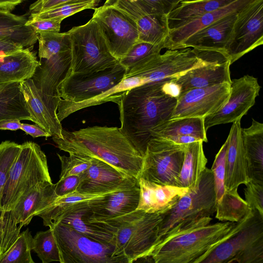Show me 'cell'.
I'll list each match as a JSON object with an SVG mask.
<instances>
[{
  "mask_svg": "<svg viewBox=\"0 0 263 263\" xmlns=\"http://www.w3.org/2000/svg\"><path fill=\"white\" fill-rule=\"evenodd\" d=\"M55 184L45 182L32 189L22 197L10 213V219L16 238L23 226L32 218L49 208L58 198Z\"/></svg>",
  "mask_w": 263,
  "mask_h": 263,
  "instance_id": "d6986e66",
  "label": "cell"
},
{
  "mask_svg": "<svg viewBox=\"0 0 263 263\" xmlns=\"http://www.w3.org/2000/svg\"><path fill=\"white\" fill-rule=\"evenodd\" d=\"M24 48L10 41L0 39V56L15 52Z\"/></svg>",
  "mask_w": 263,
  "mask_h": 263,
  "instance_id": "816d5d0a",
  "label": "cell"
},
{
  "mask_svg": "<svg viewBox=\"0 0 263 263\" xmlns=\"http://www.w3.org/2000/svg\"><path fill=\"white\" fill-rule=\"evenodd\" d=\"M251 1L233 0L223 7L206 13L181 27L170 30L164 43V48L167 50L179 49L181 45L192 35L223 17L238 11Z\"/></svg>",
  "mask_w": 263,
  "mask_h": 263,
  "instance_id": "484cf974",
  "label": "cell"
},
{
  "mask_svg": "<svg viewBox=\"0 0 263 263\" xmlns=\"http://www.w3.org/2000/svg\"><path fill=\"white\" fill-rule=\"evenodd\" d=\"M185 146L162 138L151 139L147 145L138 178L160 185L176 186Z\"/></svg>",
  "mask_w": 263,
  "mask_h": 263,
  "instance_id": "30bf717a",
  "label": "cell"
},
{
  "mask_svg": "<svg viewBox=\"0 0 263 263\" xmlns=\"http://www.w3.org/2000/svg\"><path fill=\"white\" fill-rule=\"evenodd\" d=\"M62 151L79 156L98 159L130 177L140 175L143 156L119 127L93 126L70 132L62 130V138H52Z\"/></svg>",
  "mask_w": 263,
  "mask_h": 263,
  "instance_id": "7a4b0ae2",
  "label": "cell"
},
{
  "mask_svg": "<svg viewBox=\"0 0 263 263\" xmlns=\"http://www.w3.org/2000/svg\"><path fill=\"white\" fill-rule=\"evenodd\" d=\"M231 84L225 83L210 87L194 88L181 94L171 120L183 118H202L215 113L227 102Z\"/></svg>",
  "mask_w": 263,
  "mask_h": 263,
  "instance_id": "2e32d148",
  "label": "cell"
},
{
  "mask_svg": "<svg viewBox=\"0 0 263 263\" xmlns=\"http://www.w3.org/2000/svg\"><path fill=\"white\" fill-rule=\"evenodd\" d=\"M30 48L0 56V83H21L32 78L40 61Z\"/></svg>",
  "mask_w": 263,
  "mask_h": 263,
  "instance_id": "83f0119b",
  "label": "cell"
},
{
  "mask_svg": "<svg viewBox=\"0 0 263 263\" xmlns=\"http://www.w3.org/2000/svg\"><path fill=\"white\" fill-rule=\"evenodd\" d=\"M229 144V138L216 154L211 169L214 178L216 201L220 199L226 190L224 186L226 157Z\"/></svg>",
  "mask_w": 263,
  "mask_h": 263,
  "instance_id": "ee69618b",
  "label": "cell"
},
{
  "mask_svg": "<svg viewBox=\"0 0 263 263\" xmlns=\"http://www.w3.org/2000/svg\"><path fill=\"white\" fill-rule=\"evenodd\" d=\"M106 194H88L76 191L62 197H58L49 208L40 214L38 216L42 218L45 226L51 229L60 216L74 204L100 197Z\"/></svg>",
  "mask_w": 263,
  "mask_h": 263,
  "instance_id": "d590c367",
  "label": "cell"
},
{
  "mask_svg": "<svg viewBox=\"0 0 263 263\" xmlns=\"http://www.w3.org/2000/svg\"><path fill=\"white\" fill-rule=\"evenodd\" d=\"M193 263H263V215L251 209L239 230Z\"/></svg>",
  "mask_w": 263,
  "mask_h": 263,
  "instance_id": "52a82bcc",
  "label": "cell"
},
{
  "mask_svg": "<svg viewBox=\"0 0 263 263\" xmlns=\"http://www.w3.org/2000/svg\"><path fill=\"white\" fill-rule=\"evenodd\" d=\"M105 3L121 10L135 21L139 41L164 46L170 32L167 16L145 13L136 0H108Z\"/></svg>",
  "mask_w": 263,
  "mask_h": 263,
  "instance_id": "ac0fdd59",
  "label": "cell"
},
{
  "mask_svg": "<svg viewBox=\"0 0 263 263\" xmlns=\"http://www.w3.org/2000/svg\"><path fill=\"white\" fill-rule=\"evenodd\" d=\"M98 25L111 55L119 62L139 41L135 21L116 7L104 3L91 18Z\"/></svg>",
  "mask_w": 263,
  "mask_h": 263,
  "instance_id": "4fadbf2b",
  "label": "cell"
},
{
  "mask_svg": "<svg viewBox=\"0 0 263 263\" xmlns=\"http://www.w3.org/2000/svg\"><path fill=\"white\" fill-rule=\"evenodd\" d=\"M20 84L31 121L52 138H62L63 128L57 115L60 101L45 97L32 79Z\"/></svg>",
  "mask_w": 263,
  "mask_h": 263,
  "instance_id": "e0dca14e",
  "label": "cell"
},
{
  "mask_svg": "<svg viewBox=\"0 0 263 263\" xmlns=\"http://www.w3.org/2000/svg\"><path fill=\"white\" fill-rule=\"evenodd\" d=\"M131 263H154L151 255L146 256L137 258L132 261Z\"/></svg>",
  "mask_w": 263,
  "mask_h": 263,
  "instance_id": "9f6ffc18",
  "label": "cell"
},
{
  "mask_svg": "<svg viewBox=\"0 0 263 263\" xmlns=\"http://www.w3.org/2000/svg\"><path fill=\"white\" fill-rule=\"evenodd\" d=\"M138 180L140 197L137 210L148 213L165 212L189 190L176 186L156 184L141 178Z\"/></svg>",
  "mask_w": 263,
  "mask_h": 263,
  "instance_id": "cb8c5ba5",
  "label": "cell"
},
{
  "mask_svg": "<svg viewBox=\"0 0 263 263\" xmlns=\"http://www.w3.org/2000/svg\"><path fill=\"white\" fill-rule=\"evenodd\" d=\"M162 219V214L136 210L114 219L93 223L114 234L116 254H124L132 261L151 255L160 242L159 231Z\"/></svg>",
  "mask_w": 263,
  "mask_h": 263,
  "instance_id": "5b68a950",
  "label": "cell"
},
{
  "mask_svg": "<svg viewBox=\"0 0 263 263\" xmlns=\"http://www.w3.org/2000/svg\"><path fill=\"white\" fill-rule=\"evenodd\" d=\"M98 0H71L70 3L39 13H31L28 19L33 20H62L82 10L93 9L98 5Z\"/></svg>",
  "mask_w": 263,
  "mask_h": 263,
  "instance_id": "ab89813d",
  "label": "cell"
},
{
  "mask_svg": "<svg viewBox=\"0 0 263 263\" xmlns=\"http://www.w3.org/2000/svg\"><path fill=\"white\" fill-rule=\"evenodd\" d=\"M229 144L226 157L224 186L226 191L237 189L250 180L248 175L240 121L233 123L228 135Z\"/></svg>",
  "mask_w": 263,
  "mask_h": 263,
  "instance_id": "603a6c76",
  "label": "cell"
},
{
  "mask_svg": "<svg viewBox=\"0 0 263 263\" xmlns=\"http://www.w3.org/2000/svg\"><path fill=\"white\" fill-rule=\"evenodd\" d=\"M212 219L204 218L162 239L151 254L154 263H193L239 230L245 219L237 223H211Z\"/></svg>",
  "mask_w": 263,
  "mask_h": 263,
  "instance_id": "277c9868",
  "label": "cell"
},
{
  "mask_svg": "<svg viewBox=\"0 0 263 263\" xmlns=\"http://www.w3.org/2000/svg\"><path fill=\"white\" fill-rule=\"evenodd\" d=\"M242 136L250 181L263 184V124L252 119Z\"/></svg>",
  "mask_w": 263,
  "mask_h": 263,
  "instance_id": "f1b7e54d",
  "label": "cell"
},
{
  "mask_svg": "<svg viewBox=\"0 0 263 263\" xmlns=\"http://www.w3.org/2000/svg\"><path fill=\"white\" fill-rule=\"evenodd\" d=\"M62 20L48 19L33 20L28 19L26 26L32 27L38 34L42 32H59Z\"/></svg>",
  "mask_w": 263,
  "mask_h": 263,
  "instance_id": "7dc6e473",
  "label": "cell"
},
{
  "mask_svg": "<svg viewBox=\"0 0 263 263\" xmlns=\"http://www.w3.org/2000/svg\"><path fill=\"white\" fill-rule=\"evenodd\" d=\"M68 33L71 41L70 73H93L119 62L110 53L98 25L92 18Z\"/></svg>",
  "mask_w": 263,
  "mask_h": 263,
  "instance_id": "ba28073f",
  "label": "cell"
},
{
  "mask_svg": "<svg viewBox=\"0 0 263 263\" xmlns=\"http://www.w3.org/2000/svg\"><path fill=\"white\" fill-rule=\"evenodd\" d=\"M23 2V0H0V11L11 12Z\"/></svg>",
  "mask_w": 263,
  "mask_h": 263,
  "instance_id": "11a10c76",
  "label": "cell"
},
{
  "mask_svg": "<svg viewBox=\"0 0 263 263\" xmlns=\"http://www.w3.org/2000/svg\"><path fill=\"white\" fill-rule=\"evenodd\" d=\"M10 119L31 121L20 83H0V121Z\"/></svg>",
  "mask_w": 263,
  "mask_h": 263,
  "instance_id": "836d02e7",
  "label": "cell"
},
{
  "mask_svg": "<svg viewBox=\"0 0 263 263\" xmlns=\"http://www.w3.org/2000/svg\"><path fill=\"white\" fill-rule=\"evenodd\" d=\"M233 1L181 0L178 5L167 16L170 31L181 27L206 13L223 7Z\"/></svg>",
  "mask_w": 263,
  "mask_h": 263,
  "instance_id": "f546056e",
  "label": "cell"
},
{
  "mask_svg": "<svg viewBox=\"0 0 263 263\" xmlns=\"http://www.w3.org/2000/svg\"><path fill=\"white\" fill-rule=\"evenodd\" d=\"M230 65L227 60L221 62L215 61L210 65L192 69L174 81L179 87L180 95L194 88L210 87L225 83L231 84Z\"/></svg>",
  "mask_w": 263,
  "mask_h": 263,
  "instance_id": "d4e9b609",
  "label": "cell"
},
{
  "mask_svg": "<svg viewBox=\"0 0 263 263\" xmlns=\"http://www.w3.org/2000/svg\"><path fill=\"white\" fill-rule=\"evenodd\" d=\"M206 133L204 118H183L170 120L159 126L152 132L151 137L166 139L177 136H191L206 142Z\"/></svg>",
  "mask_w": 263,
  "mask_h": 263,
  "instance_id": "d6a6232c",
  "label": "cell"
},
{
  "mask_svg": "<svg viewBox=\"0 0 263 263\" xmlns=\"http://www.w3.org/2000/svg\"><path fill=\"white\" fill-rule=\"evenodd\" d=\"M260 86L257 79L249 74L231 80L227 102L218 111L204 118L205 130L215 125L240 121L255 104Z\"/></svg>",
  "mask_w": 263,
  "mask_h": 263,
  "instance_id": "9a60e30c",
  "label": "cell"
},
{
  "mask_svg": "<svg viewBox=\"0 0 263 263\" xmlns=\"http://www.w3.org/2000/svg\"><path fill=\"white\" fill-rule=\"evenodd\" d=\"M206 163L202 141L186 144L184 160L177 179L176 186L189 189L195 188L206 168Z\"/></svg>",
  "mask_w": 263,
  "mask_h": 263,
  "instance_id": "4dcf8cb0",
  "label": "cell"
},
{
  "mask_svg": "<svg viewBox=\"0 0 263 263\" xmlns=\"http://www.w3.org/2000/svg\"><path fill=\"white\" fill-rule=\"evenodd\" d=\"M136 2L147 14L167 16L178 5L180 0H136Z\"/></svg>",
  "mask_w": 263,
  "mask_h": 263,
  "instance_id": "f6af8a7d",
  "label": "cell"
},
{
  "mask_svg": "<svg viewBox=\"0 0 263 263\" xmlns=\"http://www.w3.org/2000/svg\"><path fill=\"white\" fill-rule=\"evenodd\" d=\"M126 72V69L119 62L111 68L93 73H70L59 86V103H78L96 98L118 85Z\"/></svg>",
  "mask_w": 263,
  "mask_h": 263,
  "instance_id": "8fae6325",
  "label": "cell"
},
{
  "mask_svg": "<svg viewBox=\"0 0 263 263\" xmlns=\"http://www.w3.org/2000/svg\"><path fill=\"white\" fill-rule=\"evenodd\" d=\"M88 201L76 203L68 208L57 219L51 229L60 223L91 240L115 246L114 234L86 220L85 217L89 209Z\"/></svg>",
  "mask_w": 263,
  "mask_h": 263,
  "instance_id": "4316f807",
  "label": "cell"
},
{
  "mask_svg": "<svg viewBox=\"0 0 263 263\" xmlns=\"http://www.w3.org/2000/svg\"><path fill=\"white\" fill-rule=\"evenodd\" d=\"M61 162V172L59 180L70 176H80L91 165L92 159L73 154L68 156L57 154Z\"/></svg>",
  "mask_w": 263,
  "mask_h": 263,
  "instance_id": "7bdbcfd3",
  "label": "cell"
},
{
  "mask_svg": "<svg viewBox=\"0 0 263 263\" xmlns=\"http://www.w3.org/2000/svg\"><path fill=\"white\" fill-rule=\"evenodd\" d=\"M140 197L138 178L128 176L120 186L103 196L88 201L85 219L89 223L114 219L137 210Z\"/></svg>",
  "mask_w": 263,
  "mask_h": 263,
  "instance_id": "5bb4252c",
  "label": "cell"
},
{
  "mask_svg": "<svg viewBox=\"0 0 263 263\" xmlns=\"http://www.w3.org/2000/svg\"><path fill=\"white\" fill-rule=\"evenodd\" d=\"M21 144L5 141L0 143V253L1 251L3 214L1 209V198L9 171L17 157Z\"/></svg>",
  "mask_w": 263,
  "mask_h": 263,
  "instance_id": "60d3db41",
  "label": "cell"
},
{
  "mask_svg": "<svg viewBox=\"0 0 263 263\" xmlns=\"http://www.w3.org/2000/svg\"><path fill=\"white\" fill-rule=\"evenodd\" d=\"M21 129L34 138L39 137H51L48 133L36 124L22 123Z\"/></svg>",
  "mask_w": 263,
  "mask_h": 263,
  "instance_id": "f907efd6",
  "label": "cell"
},
{
  "mask_svg": "<svg viewBox=\"0 0 263 263\" xmlns=\"http://www.w3.org/2000/svg\"><path fill=\"white\" fill-rule=\"evenodd\" d=\"M22 123L17 119H5L0 121V130L15 131L21 129Z\"/></svg>",
  "mask_w": 263,
  "mask_h": 263,
  "instance_id": "f5cc1de1",
  "label": "cell"
},
{
  "mask_svg": "<svg viewBox=\"0 0 263 263\" xmlns=\"http://www.w3.org/2000/svg\"><path fill=\"white\" fill-rule=\"evenodd\" d=\"M163 48L164 45H154L139 41L119 61V63L127 71L151 57L160 53Z\"/></svg>",
  "mask_w": 263,
  "mask_h": 263,
  "instance_id": "b9f144b4",
  "label": "cell"
},
{
  "mask_svg": "<svg viewBox=\"0 0 263 263\" xmlns=\"http://www.w3.org/2000/svg\"><path fill=\"white\" fill-rule=\"evenodd\" d=\"M238 11L225 16L193 34L181 45L179 49L192 48L199 52L220 54L224 58Z\"/></svg>",
  "mask_w": 263,
  "mask_h": 263,
  "instance_id": "44dd1931",
  "label": "cell"
},
{
  "mask_svg": "<svg viewBox=\"0 0 263 263\" xmlns=\"http://www.w3.org/2000/svg\"><path fill=\"white\" fill-rule=\"evenodd\" d=\"M60 263H131L124 254H117L114 245L91 240L69 227L58 223L52 229Z\"/></svg>",
  "mask_w": 263,
  "mask_h": 263,
  "instance_id": "9c48e42d",
  "label": "cell"
},
{
  "mask_svg": "<svg viewBox=\"0 0 263 263\" xmlns=\"http://www.w3.org/2000/svg\"><path fill=\"white\" fill-rule=\"evenodd\" d=\"M128 176L110 164L92 159L90 166L79 176L77 191L88 194H105L119 188Z\"/></svg>",
  "mask_w": 263,
  "mask_h": 263,
  "instance_id": "7402d4cb",
  "label": "cell"
},
{
  "mask_svg": "<svg viewBox=\"0 0 263 263\" xmlns=\"http://www.w3.org/2000/svg\"><path fill=\"white\" fill-rule=\"evenodd\" d=\"M262 44L263 0H251L237 13L224 59L232 65Z\"/></svg>",
  "mask_w": 263,
  "mask_h": 263,
  "instance_id": "7c38bea8",
  "label": "cell"
},
{
  "mask_svg": "<svg viewBox=\"0 0 263 263\" xmlns=\"http://www.w3.org/2000/svg\"><path fill=\"white\" fill-rule=\"evenodd\" d=\"M39 61L40 65L31 79L45 97L59 101V86L70 73V50Z\"/></svg>",
  "mask_w": 263,
  "mask_h": 263,
  "instance_id": "ffe728a7",
  "label": "cell"
},
{
  "mask_svg": "<svg viewBox=\"0 0 263 263\" xmlns=\"http://www.w3.org/2000/svg\"><path fill=\"white\" fill-rule=\"evenodd\" d=\"M39 57L48 59L53 55L71 50L70 37L68 32H42L37 34Z\"/></svg>",
  "mask_w": 263,
  "mask_h": 263,
  "instance_id": "8d00e7d4",
  "label": "cell"
},
{
  "mask_svg": "<svg viewBox=\"0 0 263 263\" xmlns=\"http://www.w3.org/2000/svg\"><path fill=\"white\" fill-rule=\"evenodd\" d=\"M32 250L34 251L42 263L60 261L58 244L52 229L39 231L32 238Z\"/></svg>",
  "mask_w": 263,
  "mask_h": 263,
  "instance_id": "f35d334b",
  "label": "cell"
},
{
  "mask_svg": "<svg viewBox=\"0 0 263 263\" xmlns=\"http://www.w3.org/2000/svg\"><path fill=\"white\" fill-rule=\"evenodd\" d=\"M245 189V201L251 209L263 215V184L249 181Z\"/></svg>",
  "mask_w": 263,
  "mask_h": 263,
  "instance_id": "bcb514c9",
  "label": "cell"
},
{
  "mask_svg": "<svg viewBox=\"0 0 263 263\" xmlns=\"http://www.w3.org/2000/svg\"><path fill=\"white\" fill-rule=\"evenodd\" d=\"M251 211L246 201L237 192V189L226 191L216 201L215 217L221 222L237 223L242 221Z\"/></svg>",
  "mask_w": 263,
  "mask_h": 263,
  "instance_id": "e575fe53",
  "label": "cell"
},
{
  "mask_svg": "<svg viewBox=\"0 0 263 263\" xmlns=\"http://www.w3.org/2000/svg\"><path fill=\"white\" fill-rule=\"evenodd\" d=\"M79 176H70L59 180L55 184V193L58 197H62L77 191L79 184Z\"/></svg>",
  "mask_w": 263,
  "mask_h": 263,
  "instance_id": "c3c4849f",
  "label": "cell"
},
{
  "mask_svg": "<svg viewBox=\"0 0 263 263\" xmlns=\"http://www.w3.org/2000/svg\"><path fill=\"white\" fill-rule=\"evenodd\" d=\"M216 210L213 175L211 170L206 167L196 187L189 189L169 210L162 214L159 231L160 242L204 218L211 217Z\"/></svg>",
  "mask_w": 263,
  "mask_h": 263,
  "instance_id": "8992f818",
  "label": "cell"
},
{
  "mask_svg": "<svg viewBox=\"0 0 263 263\" xmlns=\"http://www.w3.org/2000/svg\"><path fill=\"white\" fill-rule=\"evenodd\" d=\"M34 263H35V262H34Z\"/></svg>",
  "mask_w": 263,
  "mask_h": 263,
  "instance_id": "6f0895ef",
  "label": "cell"
},
{
  "mask_svg": "<svg viewBox=\"0 0 263 263\" xmlns=\"http://www.w3.org/2000/svg\"><path fill=\"white\" fill-rule=\"evenodd\" d=\"M32 238L28 228L23 231L11 246L0 255V263H34L31 255Z\"/></svg>",
  "mask_w": 263,
  "mask_h": 263,
  "instance_id": "74e56055",
  "label": "cell"
},
{
  "mask_svg": "<svg viewBox=\"0 0 263 263\" xmlns=\"http://www.w3.org/2000/svg\"><path fill=\"white\" fill-rule=\"evenodd\" d=\"M25 15L0 11V39L19 44L24 48L32 47L37 41V34L30 26H26Z\"/></svg>",
  "mask_w": 263,
  "mask_h": 263,
  "instance_id": "1f68e13d",
  "label": "cell"
},
{
  "mask_svg": "<svg viewBox=\"0 0 263 263\" xmlns=\"http://www.w3.org/2000/svg\"><path fill=\"white\" fill-rule=\"evenodd\" d=\"M45 182H52L45 154L36 143H23L9 171L1 195L3 221L0 255L16 239L10 219L11 212L22 197Z\"/></svg>",
  "mask_w": 263,
  "mask_h": 263,
  "instance_id": "3957f363",
  "label": "cell"
},
{
  "mask_svg": "<svg viewBox=\"0 0 263 263\" xmlns=\"http://www.w3.org/2000/svg\"><path fill=\"white\" fill-rule=\"evenodd\" d=\"M163 84L133 88L115 102L119 107L120 130L143 157L152 132L171 120L177 103V98L163 91Z\"/></svg>",
  "mask_w": 263,
  "mask_h": 263,
  "instance_id": "6da1fadb",
  "label": "cell"
},
{
  "mask_svg": "<svg viewBox=\"0 0 263 263\" xmlns=\"http://www.w3.org/2000/svg\"><path fill=\"white\" fill-rule=\"evenodd\" d=\"M71 0H39L29 7L31 13H39L57 8L70 3Z\"/></svg>",
  "mask_w": 263,
  "mask_h": 263,
  "instance_id": "681fc988",
  "label": "cell"
},
{
  "mask_svg": "<svg viewBox=\"0 0 263 263\" xmlns=\"http://www.w3.org/2000/svg\"><path fill=\"white\" fill-rule=\"evenodd\" d=\"M165 139L179 145H186L200 141L198 139L191 136H177L166 138Z\"/></svg>",
  "mask_w": 263,
  "mask_h": 263,
  "instance_id": "db71d44e",
  "label": "cell"
}]
</instances>
